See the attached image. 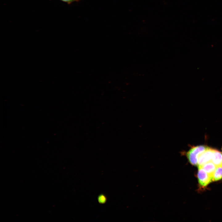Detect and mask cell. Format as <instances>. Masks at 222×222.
I'll return each instance as SVG.
<instances>
[{"mask_svg": "<svg viewBox=\"0 0 222 222\" xmlns=\"http://www.w3.org/2000/svg\"><path fill=\"white\" fill-rule=\"evenodd\" d=\"M64 2H65L68 4H71L75 2H79L81 0H59Z\"/></svg>", "mask_w": 222, "mask_h": 222, "instance_id": "7", "label": "cell"}, {"mask_svg": "<svg viewBox=\"0 0 222 222\" xmlns=\"http://www.w3.org/2000/svg\"><path fill=\"white\" fill-rule=\"evenodd\" d=\"M213 181H217L222 179V166H216L212 176Z\"/></svg>", "mask_w": 222, "mask_h": 222, "instance_id": "6", "label": "cell"}, {"mask_svg": "<svg viewBox=\"0 0 222 222\" xmlns=\"http://www.w3.org/2000/svg\"><path fill=\"white\" fill-rule=\"evenodd\" d=\"M197 177L199 185L203 187H206L212 181V177L201 167H198Z\"/></svg>", "mask_w": 222, "mask_h": 222, "instance_id": "3", "label": "cell"}, {"mask_svg": "<svg viewBox=\"0 0 222 222\" xmlns=\"http://www.w3.org/2000/svg\"><path fill=\"white\" fill-rule=\"evenodd\" d=\"M201 167L203 168L209 175L212 177L216 166L211 161L205 164Z\"/></svg>", "mask_w": 222, "mask_h": 222, "instance_id": "5", "label": "cell"}, {"mask_svg": "<svg viewBox=\"0 0 222 222\" xmlns=\"http://www.w3.org/2000/svg\"><path fill=\"white\" fill-rule=\"evenodd\" d=\"M214 149L207 147L205 150L199 154L198 158V167H201L205 164L212 161Z\"/></svg>", "mask_w": 222, "mask_h": 222, "instance_id": "2", "label": "cell"}, {"mask_svg": "<svg viewBox=\"0 0 222 222\" xmlns=\"http://www.w3.org/2000/svg\"><path fill=\"white\" fill-rule=\"evenodd\" d=\"M207 147L203 145L192 146L187 152H182L187 157L189 162L192 165H198V158L199 154L204 151Z\"/></svg>", "mask_w": 222, "mask_h": 222, "instance_id": "1", "label": "cell"}, {"mask_svg": "<svg viewBox=\"0 0 222 222\" xmlns=\"http://www.w3.org/2000/svg\"><path fill=\"white\" fill-rule=\"evenodd\" d=\"M211 161L216 166H222V152L214 149Z\"/></svg>", "mask_w": 222, "mask_h": 222, "instance_id": "4", "label": "cell"}]
</instances>
